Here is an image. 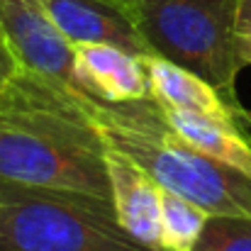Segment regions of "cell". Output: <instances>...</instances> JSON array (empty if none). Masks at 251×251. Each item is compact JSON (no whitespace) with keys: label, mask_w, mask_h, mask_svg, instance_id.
Wrapping results in <instances>:
<instances>
[{"label":"cell","mask_w":251,"mask_h":251,"mask_svg":"<svg viewBox=\"0 0 251 251\" xmlns=\"http://www.w3.org/2000/svg\"><path fill=\"white\" fill-rule=\"evenodd\" d=\"M105 154L76 90L25 69L0 85V178L110 202Z\"/></svg>","instance_id":"1"},{"label":"cell","mask_w":251,"mask_h":251,"mask_svg":"<svg viewBox=\"0 0 251 251\" xmlns=\"http://www.w3.org/2000/svg\"><path fill=\"white\" fill-rule=\"evenodd\" d=\"M107 149L147 171L164 190L176 193L207 215H249L251 178L190 147L154 100L105 102L76 90Z\"/></svg>","instance_id":"2"},{"label":"cell","mask_w":251,"mask_h":251,"mask_svg":"<svg viewBox=\"0 0 251 251\" xmlns=\"http://www.w3.org/2000/svg\"><path fill=\"white\" fill-rule=\"evenodd\" d=\"M0 251H159L129 237L112 202L0 178Z\"/></svg>","instance_id":"3"},{"label":"cell","mask_w":251,"mask_h":251,"mask_svg":"<svg viewBox=\"0 0 251 251\" xmlns=\"http://www.w3.org/2000/svg\"><path fill=\"white\" fill-rule=\"evenodd\" d=\"M149 51L205 78L237 110L242 59L237 51V0L125 2Z\"/></svg>","instance_id":"4"},{"label":"cell","mask_w":251,"mask_h":251,"mask_svg":"<svg viewBox=\"0 0 251 251\" xmlns=\"http://www.w3.org/2000/svg\"><path fill=\"white\" fill-rule=\"evenodd\" d=\"M0 29L25 71L76 90L74 44L56 27L42 0H0Z\"/></svg>","instance_id":"5"},{"label":"cell","mask_w":251,"mask_h":251,"mask_svg":"<svg viewBox=\"0 0 251 251\" xmlns=\"http://www.w3.org/2000/svg\"><path fill=\"white\" fill-rule=\"evenodd\" d=\"M64 37L78 44H110L137 56H149L129 7L117 0H42Z\"/></svg>","instance_id":"6"},{"label":"cell","mask_w":251,"mask_h":251,"mask_svg":"<svg viewBox=\"0 0 251 251\" xmlns=\"http://www.w3.org/2000/svg\"><path fill=\"white\" fill-rule=\"evenodd\" d=\"M105 166L110 178V202L117 225L137 242L161 251V205L164 188L134 161L107 149Z\"/></svg>","instance_id":"7"},{"label":"cell","mask_w":251,"mask_h":251,"mask_svg":"<svg viewBox=\"0 0 251 251\" xmlns=\"http://www.w3.org/2000/svg\"><path fill=\"white\" fill-rule=\"evenodd\" d=\"M74 81L76 90L105 102L151 98L144 59L110 44L74 47Z\"/></svg>","instance_id":"8"},{"label":"cell","mask_w":251,"mask_h":251,"mask_svg":"<svg viewBox=\"0 0 251 251\" xmlns=\"http://www.w3.org/2000/svg\"><path fill=\"white\" fill-rule=\"evenodd\" d=\"M144 69L149 76V90L151 98L164 110H178V112H193L205 115L222 122H251V115L244 110H237L229 105L215 85H210L205 78L195 76L193 71L166 61L161 56H142Z\"/></svg>","instance_id":"9"},{"label":"cell","mask_w":251,"mask_h":251,"mask_svg":"<svg viewBox=\"0 0 251 251\" xmlns=\"http://www.w3.org/2000/svg\"><path fill=\"white\" fill-rule=\"evenodd\" d=\"M166 120L190 147L251 178V137L242 132L237 122L178 110H166Z\"/></svg>","instance_id":"10"},{"label":"cell","mask_w":251,"mask_h":251,"mask_svg":"<svg viewBox=\"0 0 251 251\" xmlns=\"http://www.w3.org/2000/svg\"><path fill=\"white\" fill-rule=\"evenodd\" d=\"M207 212L198 207L195 202L164 190V205H161V251H193L198 244Z\"/></svg>","instance_id":"11"},{"label":"cell","mask_w":251,"mask_h":251,"mask_svg":"<svg viewBox=\"0 0 251 251\" xmlns=\"http://www.w3.org/2000/svg\"><path fill=\"white\" fill-rule=\"evenodd\" d=\"M193 251H251V217L210 215Z\"/></svg>","instance_id":"12"},{"label":"cell","mask_w":251,"mask_h":251,"mask_svg":"<svg viewBox=\"0 0 251 251\" xmlns=\"http://www.w3.org/2000/svg\"><path fill=\"white\" fill-rule=\"evenodd\" d=\"M237 51L242 66H251V0H237Z\"/></svg>","instance_id":"13"},{"label":"cell","mask_w":251,"mask_h":251,"mask_svg":"<svg viewBox=\"0 0 251 251\" xmlns=\"http://www.w3.org/2000/svg\"><path fill=\"white\" fill-rule=\"evenodd\" d=\"M20 69H22V66H20V61L15 59V54H12V49H10V44H7L2 29H0V85L7 83Z\"/></svg>","instance_id":"14"},{"label":"cell","mask_w":251,"mask_h":251,"mask_svg":"<svg viewBox=\"0 0 251 251\" xmlns=\"http://www.w3.org/2000/svg\"><path fill=\"white\" fill-rule=\"evenodd\" d=\"M117 2H137V0H117Z\"/></svg>","instance_id":"15"}]
</instances>
